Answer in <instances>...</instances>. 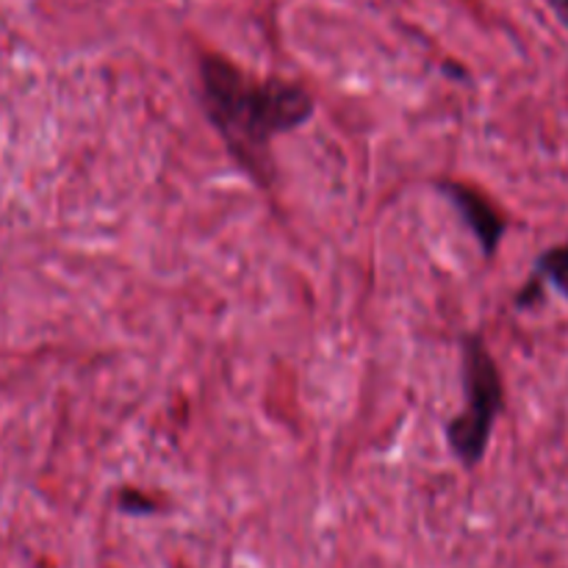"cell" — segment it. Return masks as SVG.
<instances>
[{
	"label": "cell",
	"mask_w": 568,
	"mask_h": 568,
	"mask_svg": "<svg viewBox=\"0 0 568 568\" xmlns=\"http://www.w3.org/2000/svg\"><path fill=\"white\" fill-rule=\"evenodd\" d=\"M200 103L227 153L261 186L275 178L272 142L314 116V94L286 78H258L222 55L200 59Z\"/></svg>",
	"instance_id": "1"
},
{
	"label": "cell",
	"mask_w": 568,
	"mask_h": 568,
	"mask_svg": "<svg viewBox=\"0 0 568 568\" xmlns=\"http://www.w3.org/2000/svg\"><path fill=\"white\" fill-rule=\"evenodd\" d=\"M464 410L447 425V444L460 466L475 469L486 458L494 425L505 408L503 375L477 333L464 338Z\"/></svg>",
	"instance_id": "2"
},
{
	"label": "cell",
	"mask_w": 568,
	"mask_h": 568,
	"mask_svg": "<svg viewBox=\"0 0 568 568\" xmlns=\"http://www.w3.org/2000/svg\"><path fill=\"white\" fill-rule=\"evenodd\" d=\"M438 189H442L444 197L455 205V211H458L460 220L466 222V227L475 233L477 244H480V250L486 253V258H494L505 231H508V222L503 220V214L488 203V197H483L477 189L466 186V183L442 181Z\"/></svg>",
	"instance_id": "3"
},
{
	"label": "cell",
	"mask_w": 568,
	"mask_h": 568,
	"mask_svg": "<svg viewBox=\"0 0 568 568\" xmlns=\"http://www.w3.org/2000/svg\"><path fill=\"white\" fill-rule=\"evenodd\" d=\"M536 275L568 300V244H560V247H552L538 255Z\"/></svg>",
	"instance_id": "4"
},
{
	"label": "cell",
	"mask_w": 568,
	"mask_h": 568,
	"mask_svg": "<svg viewBox=\"0 0 568 568\" xmlns=\"http://www.w3.org/2000/svg\"><path fill=\"white\" fill-rule=\"evenodd\" d=\"M120 503H136V505H122V510H131V514H150L153 503L150 499H133V491H128Z\"/></svg>",
	"instance_id": "5"
},
{
	"label": "cell",
	"mask_w": 568,
	"mask_h": 568,
	"mask_svg": "<svg viewBox=\"0 0 568 568\" xmlns=\"http://www.w3.org/2000/svg\"><path fill=\"white\" fill-rule=\"evenodd\" d=\"M552 9L558 11L560 20H564L566 26H568V0H552Z\"/></svg>",
	"instance_id": "6"
}]
</instances>
